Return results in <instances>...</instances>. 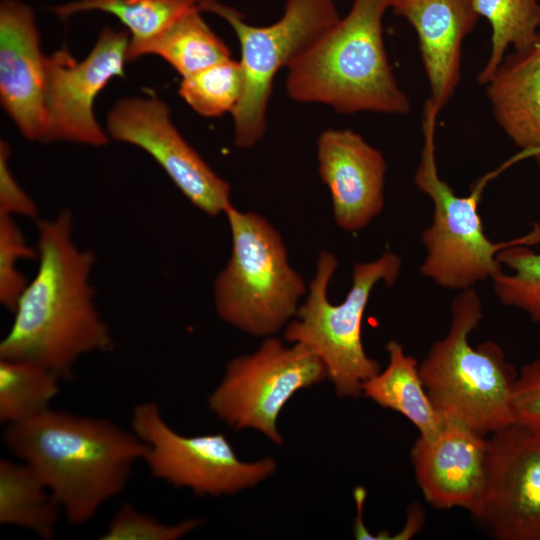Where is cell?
I'll return each mask as SVG.
<instances>
[{
	"label": "cell",
	"instance_id": "1",
	"mask_svg": "<svg viewBox=\"0 0 540 540\" xmlns=\"http://www.w3.org/2000/svg\"><path fill=\"white\" fill-rule=\"evenodd\" d=\"M36 222L38 270L13 311L0 358L36 363L69 380L81 356L110 351L114 342L90 282L96 257L74 242L71 212Z\"/></svg>",
	"mask_w": 540,
	"mask_h": 540
},
{
	"label": "cell",
	"instance_id": "2",
	"mask_svg": "<svg viewBox=\"0 0 540 540\" xmlns=\"http://www.w3.org/2000/svg\"><path fill=\"white\" fill-rule=\"evenodd\" d=\"M3 442L35 472L75 525L92 519L123 491L146 452L133 432L107 419L51 408L6 425Z\"/></svg>",
	"mask_w": 540,
	"mask_h": 540
},
{
	"label": "cell",
	"instance_id": "3",
	"mask_svg": "<svg viewBox=\"0 0 540 540\" xmlns=\"http://www.w3.org/2000/svg\"><path fill=\"white\" fill-rule=\"evenodd\" d=\"M388 8L390 0H353L347 15L287 68L288 96L344 114H407L410 100L397 83L384 45Z\"/></svg>",
	"mask_w": 540,
	"mask_h": 540
},
{
	"label": "cell",
	"instance_id": "4",
	"mask_svg": "<svg viewBox=\"0 0 540 540\" xmlns=\"http://www.w3.org/2000/svg\"><path fill=\"white\" fill-rule=\"evenodd\" d=\"M439 111L427 100L422 117L423 145L414 183L433 203L431 224L421 240L426 256L420 271L436 285L462 291L493 279L503 271L497 258L502 249L516 244L530 246L540 242V224L528 234L506 242H493L485 234L479 204L488 182L514 162L526 158L520 153L497 169L480 177L467 196L457 195L438 173L435 153V130Z\"/></svg>",
	"mask_w": 540,
	"mask_h": 540
},
{
	"label": "cell",
	"instance_id": "5",
	"mask_svg": "<svg viewBox=\"0 0 540 540\" xmlns=\"http://www.w3.org/2000/svg\"><path fill=\"white\" fill-rule=\"evenodd\" d=\"M482 316L476 290L459 291L451 304L449 330L432 344L419 371L431 401L447 420L487 435L514 424L517 373L495 342L476 347L469 342Z\"/></svg>",
	"mask_w": 540,
	"mask_h": 540
},
{
	"label": "cell",
	"instance_id": "6",
	"mask_svg": "<svg viewBox=\"0 0 540 540\" xmlns=\"http://www.w3.org/2000/svg\"><path fill=\"white\" fill-rule=\"evenodd\" d=\"M224 215L232 249L213 284L217 314L250 335L273 336L295 317L308 288L290 265L280 233L265 217L232 203Z\"/></svg>",
	"mask_w": 540,
	"mask_h": 540
},
{
	"label": "cell",
	"instance_id": "7",
	"mask_svg": "<svg viewBox=\"0 0 540 540\" xmlns=\"http://www.w3.org/2000/svg\"><path fill=\"white\" fill-rule=\"evenodd\" d=\"M337 267L335 254L320 252L306 298L286 325L283 337L292 344L306 345L318 355L339 396L357 397L363 384L381 370L363 347V316L375 286L379 282L392 286L399 278L402 262L397 254L387 251L377 259L355 264L345 299L332 304L328 287Z\"/></svg>",
	"mask_w": 540,
	"mask_h": 540
},
{
	"label": "cell",
	"instance_id": "8",
	"mask_svg": "<svg viewBox=\"0 0 540 540\" xmlns=\"http://www.w3.org/2000/svg\"><path fill=\"white\" fill-rule=\"evenodd\" d=\"M199 7L224 19L238 39L244 88L231 113L234 142L240 148H250L266 132L267 108L277 73L340 20L335 0H285L282 16L268 26L247 23L239 11L217 0H200Z\"/></svg>",
	"mask_w": 540,
	"mask_h": 540
},
{
	"label": "cell",
	"instance_id": "9",
	"mask_svg": "<svg viewBox=\"0 0 540 540\" xmlns=\"http://www.w3.org/2000/svg\"><path fill=\"white\" fill-rule=\"evenodd\" d=\"M325 378L324 363L309 347L301 343L288 347L269 336L255 352L228 362L208 405L227 425L256 429L281 445L277 428L281 410L297 391Z\"/></svg>",
	"mask_w": 540,
	"mask_h": 540
},
{
	"label": "cell",
	"instance_id": "10",
	"mask_svg": "<svg viewBox=\"0 0 540 540\" xmlns=\"http://www.w3.org/2000/svg\"><path fill=\"white\" fill-rule=\"evenodd\" d=\"M131 428L146 446L143 461L151 475L198 495L233 494L257 485L276 470L272 458L241 461L223 434L177 433L155 402L141 403L133 409Z\"/></svg>",
	"mask_w": 540,
	"mask_h": 540
},
{
	"label": "cell",
	"instance_id": "11",
	"mask_svg": "<svg viewBox=\"0 0 540 540\" xmlns=\"http://www.w3.org/2000/svg\"><path fill=\"white\" fill-rule=\"evenodd\" d=\"M129 42L126 31L105 27L82 61L75 60L66 50L45 56L44 142L66 140L92 146L108 142L95 119L93 104L113 77L124 75Z\"/></svg>",
	"mask_w": 540,
	"mask_h": 540
},
{
	"label": "cell",
	"instance_id": "12",
	"mask_svg": "<svg viewBox=\"0 0 540 540\" xmlns=\"http://www.w3.org/2000/svg\"><path fill=\"white\" fill-rule=\"evenodd\" d=\"M114 139L146 151L182 194L205 214H224L231 188L189 145L170 120L166 104L155 96L119 100L107 116Z\"/></svg>",
	"mask_w": 540,
	"mask_h": 540
},
{
	"label": "cell",
	"instance_id": "13",
	"mask_svg": "<svg viewBox=\"0 0 540 540\" xmlns=\"http://www.w3.org/2000/svg\"><path fill=\"white\" fill-rule=\"evenodd\" d=\"M488 439V481L473 517L496 539L540 540V436L512 424Z\"/></svg>",
	"mask_w": 540,
	"mask_h": 540
},
{
	"label": "cell",
	"instance_id": "14",
	"mask_svg": "<svg viewBox=\"0 0 540 540\" xmlns=\"http://www.w3.org/2000/svg\"><path fill=\"white\" fill-rule=\"evenodd\" d=\"M416 482L435 508L478 510L488 481L489 439L470 427L447 420L431 437L420 436L411 449Z\"/></svg>",
	"mask_w": 540,
	"mask_h": 540
},
{
	"label": "cell",
	"instance_id": "15",
	"mask_svg": "<svg viewBox=\"0 0 540 540\" xmlns=\"http://www.w3.org/2000/svg\"><path fill=\"white\" fill-rule=\"evenodd\" d=\"M316 153L336 224L347 232L361 231L384 208L387 163L383 154L351 129L323 131Z\"/></svg>",
	"mask_w": 540,
	"mask_h": 540
},
{
	"label": "cell",
	"instance_id": "16",
	"mask_svg": "<svg viewBox=\"0 0 540 540\" xmlns=\"http://www.w3.org/2000/svg\"><path fill=\"white\" fill-rule=\"evenodd\" d=\"M0 98L20 132L44 142L45 56L32 10L16 0L0 5Z\"/></svg>",
	"mask_w": 540,
	"mask_h": 540
},
{
	"label": "cell",
	"instance_id": "17",
	"mask_svg": "<svg viewBox=\"0 0 540 540\" xmlns=\"http://www.w3.org/2000/svg\"><path fill=\"white\" fill-rule=\"evenodd\" d=\"M474 0H390L393 12L418 35L428 101L440 112L460 80L462 45L479 18Z\"/></svg>",
	"mask_w": 540,
	"mask_h": 540
},
{
	"label": "cell",
	"instance_id": "18",
	"mask_svg": "<svg viewBox=\"0 0 540 540\" xmlns=\"http://www.w3.org/2000/svg\"><path fill=\"white\" fill-rule=\"evenodd\" d=\"M486 94L497 124L540 167V32L531 47L504 57Z\"/></svg>",
	"mask_w": 540,
	"mask_h": 540
},
{
	"label": "cell",
	"instance_id": "19",
	"mask_svg": "<svg viewBox=\"0 0 540 540\" xmlns=\"http://www.w3.org/2000/svg\"><path fill=\"white\" fill-rule=\"evenodd\" d=\"M388 364L369 378L362 394L383 408L407 418L423 437L438 433L447 419L436 409L423 384L417 360L391 340L386 345Z\"/></svg>",
	"mask_w": 540,
	"mask_h": 540
},
{
	"label": "cell",
	"instance_id": "20",
	"mask_svg": "<svg viewBox=\"0 0 540 540\" xmlns=\"http://www.w3.org/2000/svg\"><path fill=\"white\" fill-rule=\"evenodd\" d=\"M62 513L48 488L23 461H0V523L51 539Z\"/></svg>",
	"mask_w": 540,
	"mask_h": 540
},
{
	"label": "cell",
	"instance_id": "21",
	"mask_svg": "<svg viewBox=\"0 0 540 540\" xmlns=\"http://www.w3.org/2000/svg\"><path fill=\"white\" fill-rule=\"evenodd\" d=\"M200 0H79L52 8L61 19L91 10L110 13L130 31L128 61L188 11L200 8Z\"/></svg>",
	"mask_w": 540,
	"mask_h": 540
},
{
	"label": "cell",
	"instance_id": "22",
	"mask_svg": "<svg viewBox=\"0 0 540 540\" xmlns=\"http://www.w3.org/2000/svg\"><path fill=\"white\" fill-rule=\"evenodd\" d=\"M200 8H195L170 25L161 35L144 45L137 58L156 54L186 77L230 59V50L207 25Z\"/></svg>",
	"mask_w": 540,
	"mask_h": 540
},
{
	"label": "cell",
	"instance_id": "23",
	"mask_svg": "<svg viewBox=\"0 0 540 540\" xmlns=\"http://www.w3.org/2000/svg\"><path fill=\"white\" fill-rule=\"evenodd\" d=\"M479 17L491 26V50L478 74V82L486 85L506 56L509 47L522 51L531 47L540 32L539 0H474Z\"/></svg>",
	"mask_w": 540,
	"mask_h": 540
},
{
	"label": "cell",
	"instance_id": "24",
	"mask_svg": "<svg viewBox=\"0 0 540 540\" xmlns=\"http://www.w3.org/2000/svg\"><path fill=\"white\" fill-rule=\"evenodd\" d=\"M60 380L39 364L0 358V421L20 422L50 408Z\"/></svg>",
	"mask_w": 540,
	"mask_h": 540
},
{
	"label": "cell",
	"instance_id": "25",
	"mask_svg": "<svg viewBox=\"0 0 540 540\" xmlns=\"http://www.w3.org/2000/svg\"><path fill=\"white\" fill-rule=\"evenodd\" d=\"M244 88V73L239 61L227 59L183 77L179 94L198 114L217 117L233 112Z\"/></svg>",
	"mask_w": 540,
	"mask_h": 540
},
{
	"label": "cell",
	"instance_id": "26",
	"mask_svg": "<svg viewBox=\"0 0 540 540\" xmlns=\"http://www.w3.org/2000/svg\"><path fill=\"white\" fill-rule=\"evenodd\" d=\"M497 258L510 273L502 271L492 279L495 296L540 323V253L516 243L499 251Z\"/></svg>",
	"mask_w": 540,
	"mask_h": 540
},
{
	"label": "cell",
	"instance_id": "27",
	"mask_svg": "<svg viewBox=\"0 0 540 540\" xmlns=\"http://www.w3.org/2000/svg\"><path fill=\"white\" fill-rule=\"evenodd\" d=\"M35 257L37 250L28 246L14 218L0 216V302L7 310H15L28 284L17 262Z\"/></svg>",
	"mask_w": 540,
	"mask_h": 540
},
{
	"label": "cell",
	"instance_id": "28",
	"mask_svg": "<svg viewBox=\"0 0 540 540\" xmlns=\"http://www.w3.org/2000/svg\"><path fill=\"white\" fill-rule=\"evenodd\" d=\"M199 525L196 519L166 525L156 518L139 512L132 504L125 503L111 519L101 540H175Z\"/></svg>",
	"mask_w": 540,
	"mask_h": 540
},
{
	"label": "cell",
	"instance_id": "29",
	"mask_svg": "<svg viewBox=\"0 0 540 540\" xmlns=\"http://www.w3.org/2000/svg\"><path fill=\"white\" fill-rule=\"evenodd\" d=\"M514 424L540 436V359L523 365L512 395Z\"/></svg>",
	"mask_w": 540,
	"mask_h": 540
},
{
	"label": "cell",
	"instance_id": "30",
	"mask_svg": "<svg viewBox=\"0 0 540 540\" xmlns=\"http://www.w3.org/2000/svg\"><path fill=\"white\" fill-rule=\"evenodd\" d=\"M9 146L0 142V216H23L37 218L38 207L32 198L20 187L9 165Z\"/></svg>",
	"mask_w": 540,
	"mask_h": 540
}]
</instances>
